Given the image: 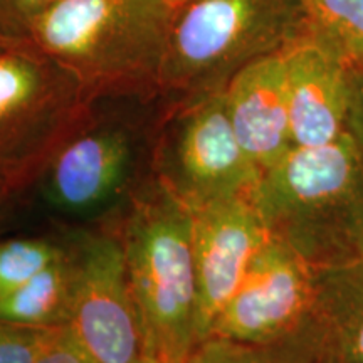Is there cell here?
<instances>
[{
  "label": "cell",
  "instance_id": "obj_1",
  "mask_svg": "<svg viewBox=\"0 0 363 363\" xmlns=\"http://www.w3.org/2000/svg\"><path fill=\"white\" fill-rule=\"evenodd\" d=\"M271 238L313 269L363 259V169L350 131L321 147H293L251 192Z\"/></svg>",
  "mask_w": 363,
  "mask_h": 363
},
{
  "label": "cell",
  "instance_id": "obj_2",
  "mask_svg": "<svg viewBox=\"0 0 363 363\" xmlns=\"http://www.w3.org/2000/svg\"><path fill=\"white\" fill-rule=\"evenodd\" d=\"M175 6L169 0H57L30 33L94 98L162 96Z\"/></svg>",
  "mask_w": 363,
  "mask_h": 363
},
{
  "label": "cell",
  "instance_id": "obj_3",
  "mask_svg": "<svg viewBox=\"0 0 363 363\" xmlns=\"http://www.w3.org/2000/svg\"><path fill=\"white\" fill-rule=\"evenodd\" d=\"M116 230L147 358L185 360L197 345L194 214L148 175Z\"/></svg>",
  "mask_w": 363,
  "mask_h": 363
},
{
  "label": "cell",
  "instance_id": "obj_4",
  "mask_svg": "<svg viewBox=\"0 0 363 363\" xmlns=\"http://www.w3.org/2000/svg\"><path fill=\"white\" fill-rule=\"evenodd\" d=\"M310 26L301 0H184L160 76L169 101L222 93L239 71L281 52Z\"/></svg>",
  "mask_w": 363,
  "mask_h": 363
},
{
  "label": "cell",
  "instance_id": "obj_5",
  "mask_svg": "<svg viewBox=\"0 0 363 363\" xmlns=\"http://www.w3.org/2000/svg\"><path fill=\"white\" fill-rule=\"evenodd\" d=\"M93 101L34 40L0 38V197L12 201L39 184Z\"/></svg>",
  "mask_w": 363,
  "mask_h": 363
},
{
  "label": "cell",
  "instance_id": "obj_6",
  "mask_svg": "<svg viewBox=\"0 0 363 363\" xmlns=\"http://www.w3.org/2000/svg\"><path fill=\"white\" fill-rule=\"evenodd\" d=\"M163 96L94 98L81 123L39 180L48 206L66 216H91L128 201L150 170V152Z\"/></svg>",
  "mask_w": 363,
  "mask_h": 363
},
{
  "label": "cell",
  "instance_id": "obj_7",
  "mask_svg": "<svg viewBox=\"0 0 363 363\" xmlns=\"http://www.w3.org/2000/svg\"><path fill=\"white\" fill-rule=\"evenodd\" d=\"M261 174L234 133L224 91L180 101L163 98L150 175L190 212L249 195Z\"/></svg>",
  "mask_w": 363,
  "mask_h": 363
},
{
  "label": "cell",
  "instance_id": "obj_8",
  "mask_svg": "<svg viewBox=\"0 0 363 363\" xmlns=\"http://www.w3.org/2000/svg\"><path fill=\"white\" fill-rule=\"evenodd\" d=\"M71 242L78 259L72 333L96 363H145L147 347L118 230H91Z\"/></svg>",
  "mask_w": 363,
  "mask_h": 363
},
{
  "label": "cell",
  "instance_id": "obj_9",
  "mask_svg": "<svg viewBox=\"0 0 363 363\" xmlns=\"http://www.w3.org/2000/svg\"><path fill=\"white\" fill-rule=\"evenodd\" d=\"M313 288L315 269L269 235L211 335L256 345L283 340L305 316Z\"/></svg>",
  "mask_w": 363,
  "mask_h": 363
},
{
  "label": "cell",
  "instance_id": "obj_10",
  "mask_svg": "<svg viewBox=\"0 0 363 363\" xmlns=\"http://www.w3.org/2000/svg\"><path fill=\"white\" fill-rule=\"evenodd\" d=\"M192 214L197 337L202 342L238 291L269 233L254 207L251 194L214 202Z\"/></svg>",
  "mask_w": 363,
  "mask_h": 363
},
{
  "label": "cell",
  "instance_id": "obj_11",
  "mask_svg": "<svg viewBox=\"0 0 363 363\" xmlns=\"http://www.w3.org/2000/svg\"><path fill=\"white\" fill-rule=\"evenodd\" d=\"M294 147L338 140L348 123L350 72L345 59L311 26L281 51Z\"/></svg>",
  "mask_w": 363,
  "mask_h": 363
},
{
  "label": "cell",
  "instance_id": "obj_12",
  "mask_svg": "<svg viewBox=\"0 0 363 363\" xmlns=\"http://www.w3.org/2000/svg\"><path fill=\"white\" fill-rule=\"evenodd\" d=\"M288 337L306 363H363V259L315 269L311 303Z\"/></svg>",
  "mask_w": 363,
  "mask_h": 363
},
{
  "label": "cell",
  "instance_id": "obj_13",
  "mask_svg": "<svg viewBox=\"0 0 363 363\" xmlns=\"http://www.w3.org/2000/svg\"><path fill=\"white\" fill-rule=\"evenodd\" d=\"M224 96L240 147L261 172L294 147L283 54H269L239 71Z\"/></svg>",
  "mask_w": 363,
  "mask_h": 363
},
{
  "label": "cell",
  "instance_id": "obj_14",
  "mask_svg": "<svg viewBox=\"0 0 363 363\" xmlns=\"http://www.w3.org/2000/svg\"><path fill=\"white\" fill-rule=\"evenodd\" d=\"M78 288V259L67 240V251L19 289L0 298V320L51 330L69 326Z\"/></svg>",
  "mask_w": 363,
  "mask_h": 363
},
{
  "label": "cell",
  "instance_id": "obj_15",
  "mask_svg": "<svg viewBox=\"0 0 363 363\" xmlns=\"http://www.w3.org/2000/svg\"><path fill=\"white\" fill-rule=\"evenodd\" d=\"M311 29L345 59L363 66V0H301Z\"/></svg>",
  "mask_w": 363,
  "mask_h": 363
},
{
  "label": "cell",
  "instance_id": "obj_16",
  "mask_svg": "<svg viewBox=\"0 0 363 363\" xmlns=\"http://www.w3.org/2000/svg\"><path fill=\"white\" fill-rule=\"evenodd\" d=\"M67 251V242L49 238L0 240V298L7 296L56 262Z\"/></svg>",
  "mask_w": 363,
  "mask_h": 363
},
{
  "label": "cell",
  "instance_id": "obj_17",
  "mask_svg": "<svg viewBox=\"0 0 363 363\" xmlns=\"http://www.w3.org/2000/svg\"><path fill=\"white\" fill-rule=\"evenodd\" d=\"M185 363H305V358L289 337L256 345L211 335L195 345Z\"/></svg>",
  "mask_w": 363,
  "mask_h": 363
},
{
  "label": "cell",
  "instance_id": "obj_18",
  "mask_svg": "<svg viewBox=\"0 0 363 363\" xmlns=\"http://www.w3.org/2000/svg\"><path fill=\"white\" fill-rule=\"evenodd\" d=\"M57 0H0V38L30 39L34 26Z\"/></svg>",
  "mask_w": 363,
  "mask_h": 363
},
{
  "label": "cell",
  "instance_id": "obj_19",
  "mask_svg": "<svg viewBox=\"0 0 363 363\" xmlns=\"http://www.w3.org/2000/svg\"><path fill=\"white\" fill-rule=\"evenodd\" d=\"M48 330L0 320V363H35Z\"/></svg>",
  "mask_w": 363,
  "mask_h": 363
},
{
  "label": "cell",
  "instance_id": "obj_20",
  "mask_svg": "<svg viewBox=\"0 0 363 363\" xmlns=\"http://www.w3.org/2000/svg\"><path fill=\"white\" fill-rule=\"evenodd\" d=\"M35 363H96L72 333L69 326L48 330Z\"/></svg>",
  "mask_w": 363,
  "mask_h": 363
},
{
  "label": "cell",
  "instance_id": "obj_21",
  "mask_svg": "<svg viewBox=\"0 0 363 363\" xmlns=\"http://www.w3.org/2000/svg\"><path fill=\"white\" fill-rule=\"evenodd\" d=\"M350 72V108L347 130L355 142L363 169V66H348Z\"/></svg>",
  "mask_w": 363,
  "mask_h": 363
},
{
  "label": "cell",
  "instance_id": "obj_22",
  "mask_svg": "<svg viewBox=\"0 0 363 363\" xmlns=\"http://www.w3.org/2000/svg\"><path fill=\"white\" fill-rule=\"evenodd\" d=\"M9 202H11V201H6V199H4V197H0V224H2L4 217H6V214H7Z\"/></svg>",
  "mask_w": 363,
  "mask_h": 363
},
{
  "label": "cell",
  "instance_id": "obj_23",
  "mask_svg": "<svg viewBox=\"0 0 363 363\" xmlns=\"http://www.w3.org/2000/svg\"><path fill=\"white\" fill-rule=\"evenodd\" d=\"M145 363H185V360H157V358H147Z\"/></svg>",
  "mask_w": 363,
  "mask_h": 363
},
{
  "label": "cell",
  "instance_id": "obj_24",
  "mask_svg": "<svg viewBox=\"0 0 363 363\" xmlns=\"http://www.w3.org/2000/svg\"><path fill=\"white\" fill-rule=\"evenodd\" d=\"M169 2H172V4H174V6H179V4H182V2H184V0H169Z\"/></svg>",
  "mask_w": 363,
  "mask_h": 363
}]
</instances>
